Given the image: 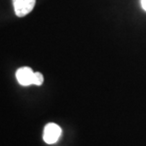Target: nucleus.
Returning a JSON list of instances; mask_svg holds the SVG:
<instances>
[{
	"label": "nucleus",
	"instance_id": "obj_1",
	"mask_svg": "<svg viewBox=\"0 0 146 146\" xmlns=\"http://www.w3.org/2000/svg\"><path fill=\"white\" fill-rule=\"evenodd\" d=\"M61 135V128L54 123H47L43 129V141L47 144L56 143Z\"/></svg>",
	"mask_w": 146,
	"mask_h": 146
},
{
	"label": "nucleus",
	"instance_id": "obj_2",
	"mask_svg": "<svg viewBox=\"0 0 146 146\" xmlns=\"http://www.w3.org/2000/svg\"><path fill=\"white\" fill-rule=\"evenodd\" d=\"M36 0H12L15 14L18 17L26 16L34 9Z\"/></svg>",
	"mask_w": 146,
	"mask_h": 146
},
{
	"label": "nucleus",
	"instance_id": "obj_3",
	"mask_svg": "<svg viewBox=\"0 0 146 146\" xmlns=\"http://www.w3.org/2000/svg\"><path fill=\"white\" fill-rule=\"evenodd\" d=\"M34 72L29 67H22L17 70L16 78L22 86H29L33 84Z\"/></svg>",
	"mask_w": 146,
	"mask_h": 146
},
{
	"label": "nucleus",
	"instance_id": "obj_4",
	"mask_svg": "<svg viewBox=\"0 0 146 146\" xmlns=\"http://www.w3.org/2000/svg\"><path fill=\"white\" fill-rule=\"evenodd\" d=\"M43 82V76L41 73L39 72H36L34 73V76H33V85H36V86H41Z\"/></svg>",
	"mask_w": 146,
	"mask_h": 146
},
{
	"label": "nucleus",
	"instance_id": "obj_5",
	"mask_svg": "<svg viewBox=\"0 0 146 146\" xmlns=\"http://www.w3.org/2000/svg\"><path fill=\"white\" fill-rule=\"evenodd\" d=\"M141 7L142 9L146 11V0H141Z\"/></svg>",
	"mask_w": 146,
	"mask_h": 146
}]
</instances>
